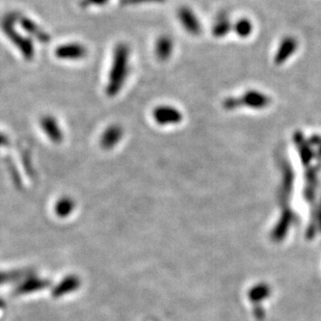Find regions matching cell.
Listing matches in <instances>:
<instances>
[{"mask_svg":"<svg viewBox=\"0 0 321 321\" xmlns=\"http://www.w3.org/2000/svg\"><path fill=\"white\" fill-rule=\"evenodd\" d=\"M129 68V47L126 44H119L114 48L112 65L109 73L106 94L110 97L118 95L125 83Z\"/></svg>","mask_w":321,"mask_h":321,"instance_id":"6da1fadb","label":"cell"},{"mask_svg":"<svg viewBox=\"0 0 321 321\" xmlns=\"http://www.w3.org/2000/svg\"><path fill=\"white\" fill-rule=\"evenodd\" d=\"M18 19L17 15H11L7 17L3 22V28L6 35L10 38V40L17 46L19 51L22 53L25 60L32 61L35 56V47L33 42L28 38L20 35L17 29H15L14 23Z\"/></svg>","mask_w":321,"mask_h":321,"instance_id":"7a4b0ae2","label":"cell"},{"mask_svg":"<svg viewBox=\"0 0 321 321\" xmlns=\"http://www.w3.org/2000/svg\"><path fill=\"white\" fill-rule=\"evenodd\" d=\"M153 119L159 125H177L183 120V114L173 106L162 105L153 110Z\"/></svg>","mask_w":321,"mask_h":321,"instance_id":"3957f363","label":"cell"},{"mask_svg":"<svg viewBox=\"0 0 321 321\" xmlns=\"http://www.w3.org/2000/svg\"><path fill=\"white\" fill-rule=\"evenodd\" d=\"M239 99L241 106H246L258 110L266 108L271 103L269 96L255 90L246 91L242 96L239 97Z\"/></svg>","mask_w":321,"mask_h":321,"instance_id":"277c9868","label":"cell"},{"mask_svg":"<svg viewBox=\"0 0 321 321\" xmlns=\"http://www.w3.org/2000/svg\"><path fill=\"white\" fill-rule=\"evenodd\" d=\"M178 18L181 25L185 31L192 36H199L202 32V26L200 20L196 16V14L192 9L187 7H182L178 11Z\"/></svg>","mask_w":321,"mask_h":321,"instance_id":"5b68a950","label":"cell"},{"mask_svg":"<svg viewBox=\"0 0 321 321\" xmlns=\"http://www.w3.org/2000/svg\"><path fill=\"white\" fill-rule=\"evenodd\" d=\"M293 141L301 163L304 166L309 167L312 160L315 158V152L309 138H305L301 131H296L293 135Z\"/></svg>","mask_w":321,"mask_h":321,"instance_id":"8992f818","label":"cell"},{"mask_svg":"<svg viewBox=\"0 0 321 321\" xmlns=\"http://www.w3.org/2000/svg\"><path fill=\"white\" fill-rule=\"evenodd\" d=\"M298 42L294 37H285L281 42L274 54V64L275 65H282L286 63L289 58L292 56L295 51L297 50Z\"/></svg>","mask_w":321,"mask_h":321,"instance_id":"52a82bcc","label":"cell"},{"mask_svg":"<svg viewBox=\"0 0 321 321\" xmlns=\"http://www.w3.org/2000/svg\"><path fill=\"white\" fill-rule=\"evenodd\" d=\"M87 54V50L84 46L77 43L73 44H65L55 50L56 57L61 60H69V61H77L81 60Z\"/></svg>","mask_w":321,"mask_h":321,"instance_id":"ba28073f","label":"cell"},{"mask_svg":"<svg viewBox=\"0 0 321 321\" xmlns=\"http://www.w3.org/2000/svg\"><path fill=\"white\" fill-rule=\"evenodd\" d=\"M41 127L52 142L61 143L63 141V138H64L63 131L53 116L51 115L43 116L41 119Z\"/></svg>","mask_w":321,"mask_h":321,"instance_id":"9c48e42d","label":"cell"},{"mask_svg":"<svg viewBox=\"0 0 321 321\" xmlns=\"http://www.w3.org/2000/svg\"><path fill=\"white\" fill-rule=\"evenodd\" d=\"M123 136V129L118 126L113 125L108 127L104 133L101 136V145L105 150H110L119 143Z\"/></svg>","mask_w":321,"mask_h":321,"instance_id":"30bf717a","label":"cell"},{"mask_svg":"<svg viewBox=\"0 0 321 321\" xmlns=\"http://www.w3.org/2000/svg\"><path fill=\"white\" fill-rule=\"evenodd\" d=\"M19 21H20V24L24 31H26L29 35H32L40 43L47 44L50 42V40H51L50 36L45 31H44V29H42L40 26H38V24L36 22H34L33 20L22 17V18H19Z\"/></svg>","mask_w":321,"mask_h":321,"instance_id":"8fae6325","label":"cell"},{"mask_svg":"<svg viewBox=\"0 0 321 321\" xmlns=\"http://www.w3.org/2000/svg\"><path fill=\"white\" fill-rule=\"evenodd\" d=\"M174 42L169 36L159 37L155 43V55L160 62H167L173 53Z\"/></svg>","mask_w":321,"mask_h":321,"instance_id":"7c38bea8","label":"cell"},{"mask_svg":"<svg viewBox=\"0 0 321 321\" xmlns=\"http://www.w3.org/2000/svg\"><path fill=\"white\" fill-rule=\"evenodd\" d=\"M233 29V25L229 20L228 14L223 12L218 14L212 25V36L215 38L226 37Z\"/></svg>","mask_w":321,"mask_h":321,"instance_id":"4fadbf2b","label":"cell"},{"mask_svg":"<svg viewBox=\"0 0 321 321\" xmlns=\"http://www.w3.org/2000/svg\"><path fill=\"white\" fill-rule=\"evenodd\" d=\"M233 31L240 38H247L253 33V23L250 19H239L233 25Z\"/></svg>","mask_w":321,"mask_h":321,"instance_id":"5bb4252c","label":"cell"},{"mask_svg":"<svg viewBox=\"0 0 321 321\" xmlns=\"http://www.w3.org/2000/svg\"><path fill=\"white\" fill-rule=\"evenodd\" d=\"M241 107L239 97H228L223 101V108L228 111L236 110Z\"/></svg>","mask_w":321,"mask_h":321,"instance_id":"9a60e30c","label":"cell"},{"mask_svg":"<svg viewBox=\"0 0 321 321\" xmlns=\"http://www.w3.org/2000/svg\"><path fill=\"white\" fill-rule=\"evenodd\" d=\"M165 0H122L123 5H139L147 3H164Z\"/></svg>","mask_w":321,"mask_h":321,"instance_id":"2e32d148","label":"cell"},{"mask_svg":"<svg viewBox=\"0 0 321 321\" xmlns=\"http://www.w3.org/2000/svg\"><path fill=\"white\" fill-rule=\"evenodd\" d=\"M108 2V0H84L83 2V6H89V5H104Z\"/></svg>","mask_w":321,"mask_h":321,"instance_id":"e0dca14e","label":"cell"},{"mask_svg":"<svg viewBox=\"0 0 321 321\" xmlns=\"http://www.w3.org/2000/svg\"><path fill=\"white\" fill-rule=\"evenodd\" d=\"M9 143V139L6 135L0 133V145H6Z\"/></svg>","mask_w":321,"mask_h":321,"instance_id":"ac0fdd59","label":"cell"}]
</instances>
